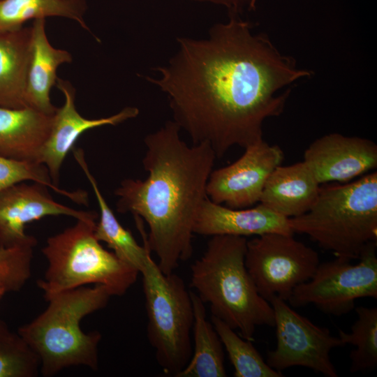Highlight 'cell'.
Masks as SVG:
<instances>
[{"instance_id": "cell-7", "label": "cell", "mask_w": 377, "mask_h": 377, "mask_svg": "<svg viewBox=\"0 0 377 377\" xmlns=\"http://www.w3.org/2000/svg\"><path fill=\"white\" fill-rule=\"evenodd\" d=\"M140 273L147 315V337L165 374L177 377L193 351V309L190 291L174 272L165 274L147 258Z\"/></svg>"}, {"instance_id": "cell-29", "label": "cell", "mask_w": 377, "mask_h": 377, "mask_svg": "<svg viewBox=\"0 0 377 377\" xmlns=\"http://www.w3.org/2000/svg\"><path fill=\"white\" fill-rule=\"evenodd\" d=\"M10 289L8 286L6 281L4 280V279L0 275V302L3 297V296L7 293H10Z\"/></svg>"}, {"instance_id": "cell-21", "label": "cell", "mask_w": 377, "mask_h": 377, "mask_svg": "<svg viewBox=\"0 0 377 377\" xmlns=\"http://www.w3.org/2000/svg\"><path fill=\"white\" fill-rule=\"evenodd\" d=\"M193 309L192 356L177 377H225L223 344L214 325L207 319L205 303L190 291Z\"/></svg>"}, {"instance_id": "cell-17", "label": "cell", "mask_w": 377, "mask_h": 377, "mask_svg": "<svg viewBox=\"0 0 377 377\" xmlns=\"http://www.w3.org/2000/svg\"><path fill=\"white\" fill-rule=\"evenodd\" d=\"M320 185L303 161L281 165L267 179L259 203L288 219L297 217L313 205Z\"/></svg>"}, {"instance_id": "cell-27", "label": "cell", "mask_w": 377, "mask_h": 377, "mask_svg": "<svg viewBox=\"0 0 377 377\" xmlns=\"http://www.w3.org/2000/svg\"><path fill=\"white\" fill-rule=\"evenodd\" d=\"M36 243L0 247V275L11 292L19 291L31 276L34 248Z\"/></svg>"}, {"instance_id": "cell-13", "label": "cell", "mask_w": 377, "mask_h": 377, "mask_svg": "<svg viewBox=\"0 0 377 377\" xmlns=\"http://www.w3.org/2000/svg\"><path fill=\"white\" fill-rule=\"evenodd\" d=\"M303 161L320 184L346 183L377 168V145L366 138L330 133L306 148Z\"/></svg>"}, {"instance_id": "cell-9", "label": "cell", "mask_w": 377, "mask_h": 377, "mask_svg": "<svg viewBox=\"0 0 377 377\" xmlns=\"http://www.w3.org/2000/svg\"><path fill=\"white\" fill-rule=\"evenodd\" d=\"M320 264L316 251L293 235L268 232L247 240L245 265L259 294L267 302H286L294 289L309 280Z\"/></svg>"}, {"instance_id": "cell-20", "label": "cell", "mask_w": 377, "mask_h": 377, "mask_svg": "<svg viewBox=\"0 0 377 377\" xmlns=\"http://www.w3.org/2000/svg\"><path fill=\"white\" fill-rule=\"evenodd\" d=\"M73 152L75 159L88 179L98 203L100 218L94 230L96 238L99 242L106 243L119 259L140 272L150 256L151 251L145 244L143 246L138 244L131 232L119 222L89 171L83 150L77 148L73 149Z\"/></svg>"}, {"instance_id": "cell-8", "label": "cell", "mask_w": 377, "mask_h": 377, "mask_svg": "<svg viewBox=\"0 0 377 377\" xmlns=\"http://www.w3.org/2000/svg\"><path fill=\"white\" fill-rule=\"evenodd\" d=\"M377 244L367 247L359 262L336 257L318 265L311 278L296 287L288 302L295 308L313 304L322 312L342 316L357 299L377 298Z\"/></svg>"}, {"instance_id": "cell-28", "label": "cell", "mask_w": 377, "mask_h": 377, "mask_svg": "<svg viewBox=\"0 0 377 377\" xmlns=\"http://www.w3.org/2000/svg\"><path fill=\"white\" fill-rule=\"evenodd\" d=\"M200 3H209L227 8L230 14L239 15L256 8L258 0H190Z\"/></svg>"}, {"instance_id": "cell-16", "label": "cell", "mask_w": 377, "mask_h": 377, "mask_svg": "<svg viewBox=\"0 0 377 377\" xmlns=\"http://www.w3.org/2000/svg\"><path fill=\"white\" fill-rule=\"evenodd\" d=\"M31 47L24 94L26 106L52 115L57 108L50 101V91L56 86L59 66L72 61L67 50L53 47L45 31V20L33 21Z\"/></svg>"}, {"instance_id": "cell-3", "label": "cell", "mask_w": 377, "mask_h": 377, "mask_svg": "<svg viewBox=\"0 0 377 377\" xmlns=\"http://www.w3.org/2000/svg\"><path fill=\"white\" fill-rule=\"evenodd\" d=\"M246 237L214 235L191 265V286L209 305L212 316L253 341L258 326L274 327L270 303L258 293L245 265Z\"/></svg>"}, {"instance_id": "cell-11", "label": "cell", "mask_w": 377, "mask_h": 377, "mask_svg": "<svg viewBox=\"0 0 377 377\" xmlns=\"http://www.w3.org/2000/svg\"><path fill=\"white\" fill-rule=\"evenodd\" d=\"M244 149L235 162L212 171L206 192L212 202L232 209L259 203L267 179L284 158L278 145H271L263 139Z\"/></svg>"}, {"instance_id": "cell-22", "label": "cell", "mask_w": 377, "mask_h": 377, "mask_svg": "<svg viewBox=\"0 0 377 377\" xmlns=\"http://www.w3.org/2000/svg\"><path fill=\"white\" fill-rule=\"evenodd\" d=\"M86 0H0V31L17 29L29 20L59 17L89 30L84 20Z\"/></svg>"}, {"instance_id": "cell-26", "label": "cell", "mask_w": 377, "mask_h": 377, "mask_svg": "<svg viewBox=\"0 0 377 377\" xmlns=\"http://www.w3.org/2000/svg\"><path fill=\"white\" fill-rule=\"evenodd\" d=\"M32 181L42 184L74 202L87 205V193L84 191L70 192L53 184L47 167L35 161H20L0 155V191L14 184Z\"/></svg>"}, {"instance_id": "cell-24", "label": "cell", "mask_w": 377, "mask_h": 377, "mask_svg": "<svg viewBox=\"0 0 377 377\" xmlns=\"http://www.w3.org/2000/svg\"><path fill=\"white\" fill-rule=\"evenodd\" d=\"M211 320L234 367L235 377L284 376L267 364L251 341L242 338L219 318L212 316Z\"/></svg>"}, {"instance_id": "cell-23", "label": "cell", "mask_w": 377, "mask_h": 377, "mask_svg": "<svg viewBox=\"0 0 377 377\" xmlns=\"http://www.w3.org/2000/svg\"><path fill=\"white\" fill-rule=\"evenodd\" d=\"M357 318L350 332L339 330V338L345 345L355 348L350 351V371L374 370L377 366V308L355 307Z\"/></svg>"}, {"instance_id": "cell-18", "label": "cell", "mask_w": 377, "mask_h": 377, "mask_svg": "<svg viewBox=\"0 0 377 377\" xmlns=\"http://www.w3.org/2000/svg\"><path fill=\"white\" fill-rule=\"evenodd\" d=\"M52 118L53 114L31 108L0 107V155L15 160L38 161L50 131Z\"/></svg>"}, {"instance_id": "cell-10", "label": "cell", "mask_w": 377, "mask_h": 377, "mask_svg": "<svg viewBox=\"0 0 377 377\" xmlns=\"http://www.w3.org/2000/svg\"><path fill=\"white\" fill-rule=\"evenodd\" d=\"M269 302L274 311L276 346L267 353V364L280 372L301 366L327 377H337L330 353L334 348L344 346L339 337L315 325L281 298L274 297Z\"/></svg>"}, {"instance_id": "cell-14", "label": "cell", "mask_w": 377, "mask_h": 377, "mask_svg": "<svg viewBox=\"0 0 377 377\" xmlns=\"http://www.w3.org/2000/svg\"><path fill=\"white\" fill-rule=\"evenodd\" d=\"M56 87L64 94V103L61 107L57 108L53 114L50 131L42 147L38 161L47 167L53 184L57 186L62 163L83 133L103 126L119 124L136 117L139 110L135 107L128 106L107 117L87 119L76 109L75 89L72 84L58 77Z\"/></svg>"}, {"instance_id": "cell-1", "label": "cell", "mask_w": 377, "mask_h": 377, "mask_svg": "<svg viewBox=\"0 0 377 377\" xmlns=\"http://www.w3.org/2000/svg\"><path fill=\"white\" fill-rule=\"evenodd\" d=\"M177 43L157 76L145 78L167 96L172 121L192 144L209 145L216 158L263 140V122L283 111L285 88L311 75L239 15L213 25L205 38Z\"/></svg>"}, {"instance_id": "cell-15", "label": "cell", "mask_w": 377, "mask_h": 377, "mask_svg": "<svg viewBox=\"0 0 377 377\" xmlns=\"http://www.w3.org/2000/svg\"><path fill=\"white\" fill-rule=\"evenodd\" d=\"M193 234L205 236L235 235L246 237L268 232L293 235L289 219L263 205L232 209L216 204L207 196L197 214Z\"/></svg>"}, {"instance_id": "cell-6", "label": "cell", "mask_w": 377, "mask_h": 377, "mask_svg": "<svg viewBox=\"0 0 377 377\" xmlns=\"http://www.w3.org/2000/svg\"><path fill=\"white\" fill-rule=\"evenodd\" d=\"M95 219H77L47 238L42 253L48 265L38 281L45 298L89 284L108 287L122 296L135 283L139 271L105 249L94 235Z\"/></svg>"}, {"instance_id": "cell-5", "label": "cell", "mask_w": 377, "mask_h": 377, "mask_svg": "<svg viewBox=\"0 0 377 377\" xmlns=\"http://www.w3.org/2000/svg\"><path fill=\"white\" fill-rule=\"evenodd\" d=\"M324 184L306 213L289 219L290 227L336 257L358 260L367 247L377 244V172Z\"/></svg>"}, {"instance_id": "cell-12", "label": "cell", "mask_w": 377, "mask_h": 377, "mask_svg": "<svg viewBox=\"0 0 377 377\" xmlns=\"http://www.w3.org/2000/svg\"><path fill=\"white\" fill-rule=\"evenodd\" d=\"M47 188L38 182H23L0 191V247L37 242L34 237L25 233V226L45 216L97 219L95 212L76 210L56 202Z\"/></svg>"}, {"instance_id": "cell-25", "label": "cell", "mask_w": 377, "mask_h": 377, "mask_svg": "<svg viewBox=\"0 0 377 377\" xmlns=\"http://www.w3.org/2000/svg\"><path fill=\"white\" fill-rule=\"evenodd\" d=\"M39 372L36 353L17 332L0 320V377H36Z\"/></svg>"}, {"instance_id": "cell-19", "label": "cell", "mask_w": 377, "mask_h": 377, "mask_svg": "<svg viewBox=\"0 0 377 377\" xmlns=\"http://www.w3.org/2000/svg\"><path fill=\"white\" fill-rule=\"evenodd\" d=\"M31 27L0 31V107L27 108L24 94L31 47Z\"/></svg>"}, {"instance_id": "cell-2", "label": "cell", "mask_w": 377, "mask_h": 377, "mask_svg": "<svg viewBox=\"0 0 377 377\" xmlns=\"http://www.w3.org/2000/svg\"><path fill=\"white\" fill-rule=\"evenodd\" d=\"M172 120L144 139V180L125 179L114 191L117 210L131 213L143 242L165 274L193 253V224L207 198L206 187L216 154L207 144L188 145Z\"/></svg>"}, {"instance_id": "cell-4", "label": "cell", "mask_w": 377, "mask_h": 377, "mask_svg": "<svg viewBox=\"0 0 377 377\" xmlns=\"http://www.w3.org/2000/svg\"><path fill=\"white\" fill-rule=\"evenodd\" d=\"M103 285L81 286L45 300L47 308L17 332L38 355L40 372L52 376L68 367L98 368V332L85 333L80 327L86 316L103 309L112 297Z\"/></svg>"}]
</instances>
